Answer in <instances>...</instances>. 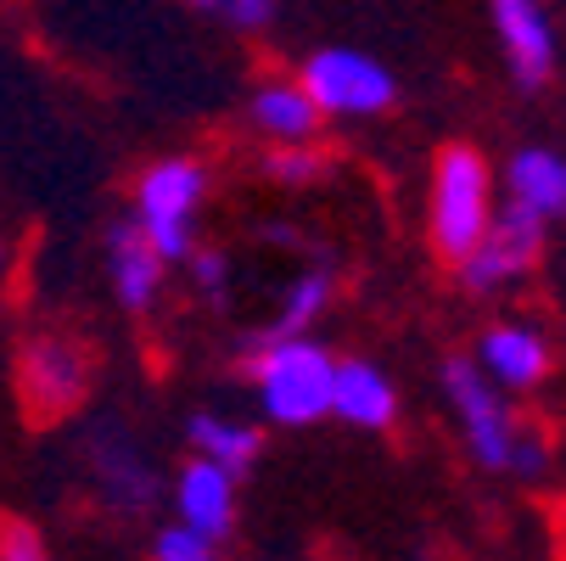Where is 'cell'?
<instances>
[{"mask_svg":"<svg viewBox=\"0 0 566 561\" xmlns=\"http://www.w3.org/2000/svg\"><path fill=\"white\" fill-rule=\"evenodd\" d=\"M443 398H449V411L460 422L465 455L482 471H516V477H538L544 471V444L516 422L505 387H494L489 376H482L471 354L443 360Z\"/></svg>","mask_w":566,"mask_h":561,"instance_id":"6da1fadb","label":"cell"},{"mask_svg":"<svg viewBox=\"0 0 566 561\" xmlns=\"http://www.w3.org/2000/svg\"><path fill=\"white\" fill-rule=\"evenodd\" d=\"M259 411L275 427H314L332 416V376L337 354L308 332H270L248 354Z\"/></svg>","mask_w":566,"mask_h":561,"instance_id":"7a4b0ae2","label":"cell"},{"mask_svg":"<svg viewBox=\"0 0 566 561\" xmlns=\"http://www.w3.org/2000/svg\"><path fill=\"white\" fill-rule=\"evenodd\" d=\"M494 219V169L476 146H443L432 164V191H427V236L443 259H460L482 225Z\"/></svg>","mask_w":566,"mask_h":561,"instance_id":"3957f363","label":"cell"},{"mask_svg":"<svg viewBox=\"0 0 566 561\" xmlns=\"http://www.w3.org/2000/svg\"><path fill=\"white\" fill-rule=\"evenodd\" d=\"M208 197V169L197 157H157L135 186V225L164 264H186L197 248V208Z\"/></svg>","mask_w":566,"mask_h":561,"instance_id":"277c9868","label":"cell"},{"mask_svg":"<svg viewBox=\"0 0 566 561\" xmlns=\"http://www.w3.org/2000/svg\"><path fill=\"white\" fill-rule=\"evenodd\" d=\"M544 219L538 214H527L522 202H511V208H494V219L482 225V236L454 259L460 264V281H465V292H476V298H494V292H505V287H516V281H527L533 276V264L544 259Z\"/></svg>","mask_w":566,"mask_h":561,"instance_id":"5b68a950","label":"cell"},{"mask_svg":"<svg viewBox=\"0 0 566 561\" xmlns=\"http://www.w3.org/2000/svg\"><path fill=\"white\" fill-rule=\"evenodd\" d=\"M297 79H303V91L314 96L319 118H376V113H387L392 96H398V79H392L376 56H365V51H354V45L314 51Z\"/></svg>","mask_w":566,"mask_h":561,"instance_id":"8992f818","label":"cell"},{"mask_svg":"<svg viewBox=\"0 0 566 561\" xmlns=\"http://www.w3.org/2000/svg\"><path fill=\"white\" fill-rule=\"evenodd\" d=\"M18 405L29 422H62L91 393V360L67 337H29L18 349Z\"/></svg>","mask_w":566,"mask_h":561,"instance_id":"52a82bcc","label":"cell"},{"mask_svg":"<svg viewBox=\"0 0 566 561\" xmlns=\"http://www.w3.org/2000/svg\"><path fill=\"white\" fill-rule=\"evenodd\" d=\"M494 34L505 51V67L522 91H544L555 79V18L544 12V0H494Z\"/></svg>","mask_w":566,"mask_h":561,"instance_id":"ba28073f","label":"cell"},{"mask_svg":"<svg viewBox=\"0 0 566 561\" xmlns=\"http://www.w3.org/2000/svg\"><path fill=\"white\" fill-rule=\"evenodd\" d=\"M471 360L494 387L533 393L549 376V365H555V343L544 337V326H533V320H500V326H489L476 337Z\"/></svg>","mask_w":566,"mask_h":561,"instance_id":"9c48e42d","label":"cell"},{"mask_svg":"<svg viewBox=\"0 0 566 561\" xmlns=\"http://www.w3.org/2000/svg\"><path fill=\"white\" fill-rule=\"evenodd\" d=\"M175 511L186 528L224 544L235 533V517H241V471H230L208 455H191L175 477Z\"/></svg>","mask_w":566,"mask_h":561,"instance_id":"30bf717a","label":"cell"},{"mask_svg":"<svg viewBox=\"0 0 566 561\" xmlns=\"http://www.w3.org/2000/svg\"><path fill=\"white\" fill-rule=\"evenodd\" d=\"M164 259H157V248L140 236L135 219H118L107 230V281H113V298L129 309V314H146L157 303V292H164Z\"/></svg>","mask_w":566,"mask_h":561,"instance_id":"8fae6325","label":"cell"},{"mask_svg":"<svg viewBox=\"0 0 566 561\" xmlns=\"http://www.w3.org/2000/svg\"><path fill=\"white\" fill-rule=\"evenodd\" d=\"M332 416L359 427V433H381L398 422V387L381 365L370 360H337L332 376Z\"/></svg>","mask_w":566,"mask_h":561,"instance_id":"7c38bea8","label":"cell"},{"mask_svg":"<svg viewBox=\"0 0 566 561\" xmlns=\"http://www.w3.org/2000/svg\"><path fill=\"white\" fill-rule=\"evenodd\" d=\"M505 191H511V202H522L544 225L566 219V152H555V146H522L511 164H505Z\"/></svg>","mask_w":566,"mask_h":561,"instance_id":"4fadbf2b","label":"cell"},{"mask_svg":"<svg viewBox=\"0 0 566 561\" xmlns=\"http://www.w3.org/2000/svg\"><path fill=\"white\" fill-rule=\"evenodd\" d=\"M248 118H253V129L275 146V141H314L319 135V107H314V96L303 91V79H264V85L253 91V102H248Z\"/></svg>","mask_w":566,"mask_h":561,"instance_id":"5bb4252c","label":"cell"},{"mask_svg":"<svg viewBox=\"0 0 566 561\" xmlns=\"http://www.w3.org/2000/svg\"><path fill=\"white\" fill-rule=\"evenodd\" d=\"M186 438H191L197 455H208V460H219V466H230V471H248V466L259 460V449H264L259 427L230 422V416H213V411L191 416V422H186Z\"/></svg>","mask_w":566,"mask_h":561,"instance_id":"9a60e30c","label":"cell"},{"mask_svg":"<svg viewBox=\"0 0 566 561\" xmlns=\"http://www.w3.org/2000/svg\"><path fill=\"white\" fill-rule=\"evenodd\" d=\"M332 298H337V276L332 270H303V276H292V287L281 292V320H275V332H308L319 314L332 309Z\"/></svg>","mask_w":566,"mask_h":561,"instance_id":"2e32d148","label":"cell"},{"mask_svg":"<svg viewBox=\"0 0 566 561\" xmlns=\"http://www.w3.org/2000/svg\"><path fill=\"white\" fill-rule=\"evenodd\" d=\"M264 169L281 186H314L319 175H326V152H319L314 141H275L270 157H264Z\"/></svg>","mask_w":566,"mask_h":561,"instance_id":"e0dca14e","label":"cell"},{"mask_svg":"<svg viewBox=\"0 0 566 561\" xmlns=\"http://www.w3.org/2000/svg\"><path fill=\"white\" fill-rule=\"evenodd\" d=\"M180 7L208 12V18H219L224 29H241V34H259V29L275 23V0H180Z\"/></svg>","mask_w":566,"mask_h":561,"instance_id":"ac0fdd59","label":"cell"},{"mask_svg":"<svg viewBox=\"0 0 566 561\" xmlns=\"http://www.w3.org/2000/svg\"><path fill=\"white\" fill-rule=\"evenodd\" d=\"M151 555H157V561H213L219 544H213L208 533L175 522V528H157V533H151Z\"/></svg>","mask_w":566,"mask_h":561,"instance_id":"d6986e66","label":"cell"},{"mask_svg":"<svg viewBox=\"0 0 566 561\" xmlns=\"http://www.w3.org/2000/svg\"><path fill=\"white\" fill-rule=\"evenodd\" d=\"M191 281H197V292H208L213 303L224 298V281H230V264H224V253H202V248H191Z\"/></svg>","mask_w":566,"mask_h":561,"instance_id":"ffe728a7","label":"cell"},{"mask_svg":"<svg viewBox=\"0 0 566 561\" xmlns=\"http://www.w3.org/2000/svg\"><path fill=\"white\" fill-rule=\"evenodd\" d=\"M0 533H7V539H0V555H7V561H40L45 555V539L29 522H7Z\"/></svg>","mask_w":566,"mask_h":561,"instance_id":"44dd1931","label":"cell"},{"mask_svg":"<svg viewBox=\"0 0 566 561\" xmlns=\"http://www.w3.org/2000/svg\"><path fill=\"white\" fill-rule=\"evenodd\" d=\"M0 270H7V242H0Z\"/></svg>","mask_w":566,"mask_h":561,"instance_id":"7402d4cb","label":"cell"}]
</instances>
